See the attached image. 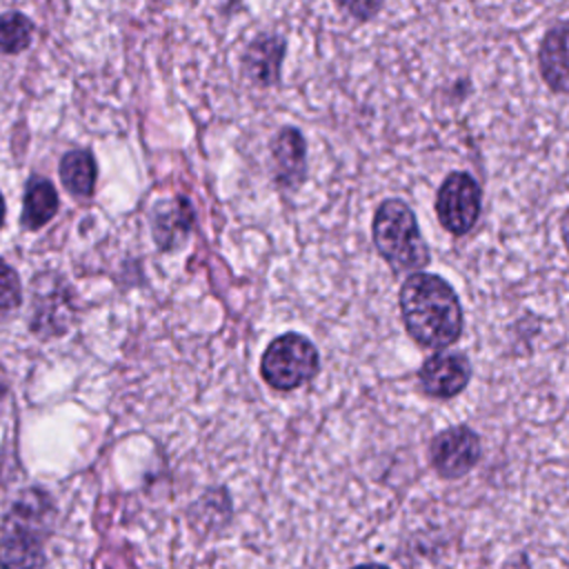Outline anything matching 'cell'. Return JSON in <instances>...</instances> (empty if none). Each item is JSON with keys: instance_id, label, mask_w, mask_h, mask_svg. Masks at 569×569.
I'll return each instance as SVG.
<instances>
[{"instance_id": "4", "label": "cell", "mask_w": 569, "mask_h": 569, "mask_svg": "<svg viewBox=\"0 0 569 569\" xmlns=\"http://www.w3.org/2000/svg\"><path fill=\"white\" fill-rule=\"evenodd\" d=\"M318 371L320 353L316 345L296 331L273 338L260 358V376L276 391H293L311 382Z\"/></svg>"}, {"instance_id": "9", "label": "cell", "mask_w": 569, "mask_h": 569, "mask_svg": "<svg viewBox=\"0 0 569 569\" xmlns=\"http://www.w3.org/2000/svg\"><path fill=\"white\" fill-rule=\"evenodd\" d=\"M538 69L551 91L569 96V20L556 22L542 36Z\"/></svg>"}, {"instance_id": "10", "label": "cell", "mask_w": 569, "mask_h": 569, "mask_svg": "<svg viewBox=\"0 0 569 569\" xmlns=\"http://www.w3.org/2000/svg\"><path fill=\"white\" fill-rule=\"evenodd\" d=\"M284 49H287V42L278 33H262L253 38L242 58V67L247 76L262 87L276 84L280 80Z\"/></svg>"}, {"instance_id": "17", "label": "cell", "mask_w": 569, "mask_h": 569, "mask_svg": "<svg viewBox=\"0 0 569 569\" xmlns=\"http://www.w3.org/2000/svg\"><path fill=\"white\" fill-rule=\"evenodd\" d=\"M560 238H562L565 249H567V253H569V207L565 209V213H562V218H560Z\"/></svg>"}, {"instance_id": "5", "label": "cell", "mask_w": 569, "mask_h": 569, "mask_svg": "<svg viewBox=\"0 0 569 569\" xmlns=\"http://www.w3.org/2000/svg\"><path fill=\"white\" fill-rule=\"evenodd\" d=\"M436 216L451 236H467L482 211L480 182L467 171H451L436 193Z\"/></svg>"}, {"instance_id": "18", "label": "cell", "mask_w": 569, "mask_h": 569, "mask_svg": "<svg viewBox=\"0 0 569 569\" xmlns=\"http://www.w3.org/2000/svg\"><path fill=\"white\" fill-rule=\"evenodd\" d=\"M351 569H389V567L382 565V562H362V565H356Z\"/></svg>"}, {"instance_id": "15", "label": "cell", "mask_w": 569, "mask_h": 569, "mask_svg": "<svg viewBox=\"0 0 569 569\" xmlns=\"http://www.w3.org/2000/svg\"><path fill=\"white\" fill-rule=\"evenodd\" d=\"M22 300L18 273L0 260V316L11 313Z\"/></svg>"}, {"instance_id": "16", "label": "cell", "mask_w": 569, "mask_h": 569, "mask_svg": "<svg viewBox=\"0 0 569 569\" xmlns=\"http://www.w3.org/2000/svg\"><path fill=\"white\" fill-rule=\"evenodd\" d=\"M340 9H347V11H358V18L360 20H367V18H371L378 9H380V4L378 2H371V4H353V2H349V4H338Z\"/></svg>"}, {"instance_id": "11", "label": "cell", "mask_w": 569, "mask_h": 569, "mask_svg": "<svg viewBox=\"0 0 569 569\" xmlns=\"http://www.w3.org/2000/svg\"><path fill=\"white\" fill-rule=\"evenodd\" d=\"M191 222H193V213L184 198L160 202L153 213V238L164 251H169L180 242H184V238L189 236Z\"/></svg>"}, {"instance_id": "3", "label": "cell", "mask_w": 569, "mask_h": 569, "mask_svg": "<svg viewBox=\"0 0 569 569\" xmlns=\"http://www.w3.org/2000/svg\"><path fill=\"white\" fill-rule=\"evenodd\" d=\"M47 511V496L33 489L13 505L0 536V569H44L42 529Z\"/></svg>"}, {"instance_id": "6", "label": "cell", "mask_w": 569, "mask_h": 569, "mask_svg": "<svg viewBox=\"0 0 569 569\" xmlns=\"http://www.w3.org/2000/svg\"><path fill=\"white\" fill-rule=\"evenodd\" d=\"M427 456H429L431 469L440 478L458 480L480 462L482 442L471 427L456 425L438 431L429 440Z\"/></svg>"}, {"instance_id": "19", "label": "cell", "mask_w": 569, "mask_h": 569, "mask_svg": "<svg viewBox=\"0 0 569 569\" xmlns=\"http://www.w3.org/2000/svg\"><path fill=\"white\" fill-rule=\"evenodd\" d=\"M2 222H4V200L0 196V227H2Z\"/></svg>"}, {"instance_id": "1", "label": "cell", "mask_w": 569, "mask_h": 569, "mask_svg": "<svg viewBox=\"0 0 569 569\" xmlns=\"http://www.w3.org/2000/svg\"><path fill=\"white\" fill-rule=\"evenodd\" d=\"M398 307L409 338L422 349H445L462 336L465 318L453 287L427 271L405 278Z\"/></svg>"}, {"instance_id": "7", "label": "cell", "mask_w": 569, "mask_h": 569, "mask_svg": "<svg viewBox=\"0 0 569 569\" xmlns=\"http://www.w3.org/2000/svg\"><path fill=\"white\" fill-rule=\"evenodd\" d=\"M471 380V362L460 351H438L418 369V385L425 396L449 400L467 389Z\"/></svg>"}, {"instance_id": "8", "label": "cell", "mask_w": 569, "mask_h": 569, "mask_svg": "<svg viewBox=\"0 0 569 569\" xmlns=\"http://www.w3.org/2000/svg\"><path fill=\"white\" fill-rule=\"evenodd\" d=\"M273 182L289 191L298 189L307 178V142L296 127H282L271 142Z\"/></svg>"}, {"instance_id": "2", "label": "cell", "mask_w": 569, "mask_h": 569, "mask_svg": "<svg viewBox=\"0 0 569 569\" xmlns=\"http://www.w3.org/2000/svg\"><path fill=\"white\" fill-rule=\"evenodd\" d=\"M371 236L376 251L393 273H418L431 260L429 244L420 233L416 213L400 198H387L376 207Z\"/></svg>"}, {"instance_id": "13", "label": "cell", "mask_w": 569, "mask_h": 569, "mask_svg": "<svg viewBox=\"0 0 569 569\" xmlns=\"http://www.w3.org/2000/svg\"><path fill=\"white\" fill-rule=\"evenodd\" d=\"M60 180L78 198H89L96 187V160L84 149H71L60 160Z\"/></svg>"}, {"instance_id": "12", "label": "cell", "mask_w": 569, "mask_h": 569, "mask_svg": "<svg viewBox=\"0 0 569 569\" xmlns=\"http://www.w3.org/2000/svg\"><path fill=\"white\" fill-rule=\"evenodd\" d=\"M58 211V193L53 184L44 178L33 176L24 189L22 202V224L31 231L44 227Z\"/></svg>"}, {"instance_id": "14", "label": "cell", "mask_w": 569, "mask_h": 569, "mask_svg": "<svg viewBox=\"0 0 569 569\" xmlns=\"http://www.w3.org/2000/svg\"><path fill=\"white\" fill-rule=\"evenodd\" d=\"M33 24L22 13L0 16V53H20L29 47Z\"/></svg>"}]
</instances>
